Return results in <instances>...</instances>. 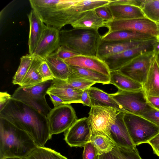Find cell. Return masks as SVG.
Returning a JSON list of instances; mask_svg holds the SVG:
<instances>
[{
    "label": "cell",
    "instance_id": "cell-1",
    "mask_svg": "<svg viewBox=\"0 0 159 159\" xmlns=\"http://www.w3.org/2000/svg\"><path fill=\"white\" fill-rule=\"evenodd\" d=\"M0 117L27 133L38 146L44 147L51 139L47 118L20 101L11 98L0 111Z\"/></svg>",
    "mask_w": 159,
    "mask_h": 159
},
{
    "label": "cell",
    "instance_id": "cell-2",
    "mask_svg": "<svg viewBox=\"0 0 159 159\" xmlns=\"http://www.w3.org/2000/svg\"><path fill=\"white\" fill-rule=\"evenodd\" d=\"M37 146L27 133L0 117V159H25Z\"/></svg>",
    "mask_w": 159,
    "mask_h": 159
},
{
    "label": "cell",
    "instance_id": "cell-3",
    "mask_svg": "<svg viewBox=\"0 0 159 159\" xmlns=\"http://www.w3.org/2000/svg\"><path fill=\"white\" fill-rule=\"evenodd\" d=\"M78 0H30L32 10L46 25L60 31L77 20L72 6Z\"/></svg>",
    "mask_w": 159,
    "mask_h": 159
},
{
    "label": "cell",
    "instance_id": "cell-4",
    "mask_svg": "<svg viewBox=\"0 0 159 159\" xmlns=\"http://www.w3.org/2000/svg\"><path fill=\"white\" fill-rule=\"evenodd\" d=\"M60 46L78 55L96 56L100 38L98 30L74 28L60 31Z\"/></svg>",
    "mask_w": 159,
    "mask_h": 159
},
{
    "label": "cell",
    "instance_id": "cell-5",
    "mask_svg": "<svg viewBox=\"0 0 159 159\" xmlns=\"http://www.w3.org/2000/svg\"><path fill=\"white\" fill-rule=\"evenodd\" d=\"M123 120L135 146L147 143L159 133V128L143 117L125 113Z\"/></svg>",
    "mask_w": 159,
    "mask_h": 159
},
{
    "label": "cell",
    "instance_id": "cell-6",
    "mask_svg": "<svg viewBox=\"0 0 159 159\" xmlns=\"http://www.w3.org/2000/svg\"><path fill=\"white\" fill-rule=\"evenodd\" d=\"M118 112L110 107L93 104L87 117L91 136L101 134L109 137L111 127Z\"/></svg>",
    "mask_w": 159,
    "mask_h": 159
},
{
    "label": "cell",
    "instance_id": "cell-7",
    "mask_svg": "<svg viewBox=\"0 0 159 159\" xmlns=\"http://www.w3.org/2000/svg\"><path fill=\"white\" fill-rule=\"evenodd\" d=\"M111 94L125 113L142 116L154 109L148 102L143 89L132 91L118 90L116 93Z\"/></svg>",
    "mask_w": 159,
    "mask_h": 159
},
{
    "label": "cell",
    "instance_id": "cell-8",
    "mask_svg": "<svg viewBox=\"0 0 159 159\" xmlns=\"http://www.w3.org/2000/svg\"><path fill=\"white\" fill-rule=\"evenodd\" d=\"M153 49L138 55L118 71L123 75L143 85L145 83L150 67L155 54Z\"/></svg>",
    "mask_w": 159,
    "mask_h": 159
},
{
    "label": "cell",
    "instance_id": "cell-9",
    "mask_svg": "<svg viewBox=\"0 0 159 159\" xmlns=\"http://www.w3.org/2000/svg\"><path fill=\"white\" fill-rule=\"evenodd\" d=\"M47 118L52 135L66 131L77 119L75 112L70 104L52 109Z\"/></svg>",
    "mask_w": 159,
    "mask_h": 159
},
{
    "label": "cell",
    "instance_id": "cell-10",
    "mask_svg": "<svg viewBox=\"0 0 159 159\" xmlns=\"http://www.w3.org/2000/svg\"><path fill=\"white\" fill-rule=\"evenodd\" d=\"M107 33L119 30H126L148 34L156 38L157 25L155 22L144 17L106 22Z\"/></svg>",
    "mask_w": 159,
    "mask_h": 159
},
{
    "label": "cell",
    "instance_id": "cell-11",
    "mask_svg": "<svg viewBox=\"0 0 159 159\" xmlns=\"http://www.w3.org/2000/svg\"><path fill=\"white\" fill-rule=\"evenodd\" d=\"M157 42L156 38H154L145 43L106 57L102 60L107 64L110 72L119 70L141 53L153 49Z\"/></svg>",
    "mask_w": 159,
    "mask_h": 159
},
{
    "label": "cell",
    "instance_id": "cell-12",
    "mask_svg": "<svg viewBox=\"0 0 159 159\" xmlns=\"http://www.w3.org/2000/svg\"><path fill=\"white\" fill-rule=\"evenodd\" d=\"M91 132L87 120L84 117L77 119L64 134V140L71 147H84L90 142Z\"/></svg>",
    "mask_w": 159,
    "mask_h": 159
},
{
    "label": "cell",
    "instance_id": "cell-13",
    "mask_svg": "<svg viewBox=\"0 0 159 159\" xmlns=\"http://www.w3.org/2000/svg\"><path fill=\"white\" fill-rule=\"evenodd\" d=\"M60 46V31L46 25L42 36L33 54L44 59Z\"/></svg>",
    "mask_w": 159,
    "mask_h": 159
},
{
    "label": "cell",
    "instance_id": "cell-14",
    "mask_svg": "<svg viewBox=\"0 0 159 159\" xmlns=\"http://www.w3.org/2000/svg\"><path fill=\"white\" fill-rule=\"evenodd\" d=\"M83 91L76 89L69 85L66 80L54 79L47 92L60 98L66 104H82L81 96Z\"/></svg>",
    "mask_w": 159,
    "mask_h": 159
},
{
    "label": "cell",
    "instance_id": "cell-15",
    "mask_svg": "<svg viewBox=\"0 0 159 159\" xmlns=\"http://www.w3.org/2000/svg\"><path fill=\"white\" fill-rule=\"evenodd\" d=\"M154 38L148 39L123 42L104 40L101 39L100 37L96 56L102 60L106 57L145 43Z\"/></svg>",
    "mask_w": 159,
    "mask_h": 159
},
{
    "label": "cell",
    "instance_id": "cell-16",
    "mask_svg": "<svg viewBox=\"0 0 159 159\" xmlns=\"http://www.w3.org/2000/svg\"><path fill=\"white\" fill-rule=\"evenodd\" d=\"M125 112H118L114 123L112 125L109 138L115 146L133 149L134 144L123 120Z\"/></svg>",
    "mask_w": 159,
    "mask_h": 159
},
{
    "label": "cell",
    "instance_id": "cell-17",
    "mask_svg": "<svg viewBox=\"0 0 159 159\" xmlns=\"http://www.w3.org/2000/svg\"><path fill=\"white\" fill-rule=\"evenodd\" d=\"M64 61L69 66L90 69L110 76V71L107 64L96 56L79 55Z\"/></svg>",
    "mask_w": 159,
    "mask_h": 159
},
{
    "label": "cell",
    "instance_id": "cell-18",
    "mask_svg": "<svg viewBox=\"0 0 159 159\" xmlns=\"http://www.w3.org/2000/svg\"><path fill=\"white\" fill-rule=\"evenodd\" d=\"M11 98L27 105L39 111L47 118L52 109L48 104L45 98H40L34 97L21 86L15 90Z\"/></svg>",
    "mask_w": 159,
    "mask_h": 159
},
{
    "label": "cell",
    "instance_id": "cell-19",
    "mask_svg": "<svg viewBox=\"0 0 159 159\" xmlns=\"http://www.w3.org/2000/svg\"><path fill=\"white\" fill-rule=\"evenodd\" d=\"M30 25L29 52L33 54L42 36L46 25L33 10L28 15Z\"/></svg>",
    "mask_w": 159,
    "mask_h": 159
},
{
    "label": "cell",
    "instance_id": "cell-20",
    "mask_svg": "<svg viewBox=\"0 0 159 159\" xmlns=\"http://www.w3.org/2000/svg\"><path fill=\"white\" fill-rule=\"evenodd\" d=\"M107 6L112 16L113 20H126L145 17L141 8L138 7L114 3L111 0Z\"/></svg>",
    "mask_w": 159,
    "mask_h": 159
},
{
    "label": "cell",
    "instance_id": "cell-21",
    "mask_svg": "<svg viewBox=\"0 0 159 159\" xmlns=\"http://www.w3.org/2000/svg\"><path fill=\"white\" fill-rule=\"evenodd\" d=\"M156 52L151 62L146 81L143 85L146 96L159 97V66Z\"/></svg>",
    "mask_w": 159,
    "mask_h": 159
},
{
    "label": "cell",
    "instance_id": "cell-22",
    "mask_svg": "<svg viewBox=\"0 0 159 159\" xmlns=\"http://www.w3.org/2000/svg\"><path fill=\"white\" fill-rule=\"evenodd\" d=\"M154 37L148 34L126 30L107 32L103 35L101 36V39L104 40L123 42L148 39Z\"/></svg>",
    "mask_w": 159,
    "mask_h": 159
},
{
    "label": "cell",
    "instance_id": "cell-23",
    "mask_svg": "<svg viewBox=\"0 0 159 159\" xmlns=\"http://www.w3.org/2000/svg\"><path fill=\"white\" fill-rule=\"evenodd\" d=\"M55 79L66 80L71 74L69 66L54 52L44 59Z\"/></svg>",
    "mask_w": 159,
    "mask_h": 159
},
{
    "label": "cell",
    "instance_id": "cell-24",
    "mask_svg": "<svg viewBox=\"0 0 159 159\" xmlns=\"http://www.w3.org/2000/svg\"><path fill=\"white\" fill-rule=\"evenodd\" d=\"M89 93L92 105L110 107L119 112L125 113L122 107L112 97L111 94L93 87L89 89Z\"/></svg>",
    "mask_w": 159,
    "mask_h": 159
},
{
    "label": "cell",
    "instance_id": "cell-25",
    "mask_svg": "<svg viewBox=\"0 0 159 159\" xmlns=\"http://www.w3.org/2000/svg\"><path fill=\"white\" fill-rule=\"evenodd\" d=\"M110 84H112L118 90L132 91L143 89V85L123 75L119 71H111Z\"/></svg>",
    "mask_w": 159,
    "mask_h": 159
},
{
    "label": "cell",
    "instance_id": "cell-26",
    "mask_svg": "<svg viewBox=\"0 0 159 159\" xmlns=\"http://www.w3.org/2000/svg\"><path fill=\"white\" fill-rule=\"evenodd\" d=\"M105 21L100 18L94 10L86 11L71 25L74 28L91 29L97 30L105 27Z\"/></svg>",
    "mask_w": 159,
    "mask_h": 159
},
{
    "label": "cell",
    "instance_id": "cell-27",
    "mask_svg": "<svg viewBox=\"0 0 159 159\" xmlns=\"http://www.w3.org/2000/svg\"><path fill=\"white\" fill-rule=\"evenodd\" d=\"M32 55L33 59L31 65L20 86L23 88L32 87L43 82L39 73L38 69L44 59Z\"/></svg>",
    "mask_w": 159,
    "mask_h": 159
},
{
    "label": "cell",
    "instance_id": "cell-28",
    "mask_svg": "<svg viewBox=\"0 0 159 159\" xmlns=\"http://www.w3.org/2000/svg\"><path fill=\"white\" fill-rule=\"evenodd\" d=\"M71 73L85 79L103 84H110L109 76L92 70L69 66Z\"/></svg>",
    "mask_w": 159,
    "mask_h": 159
},
{
    "label": "cell",
    "instance_id": "cell-29",
    "mask_svg": "<svg viewBox=\"0 0 159 159\" xmlns=\"http://www.w3.org/2000/svg\"><path fill=\"white\" fill-rule=\"evenodd\" d=\"M90 142L95 148L98 156L111 152L116 146L108 137L103 135H92Z\"/></svg>",
    "mask_w": 159,
    "mask_h": 159
},
{
    "label": "cell",
    "instance_id": "cell-30",
    "mask_svg": "<svg viewBox=\"0 0 159 159\" xmlns=\"http://www.w3.org/2000/svg\"><path fill=\"white\" fill-rule=\"evenodd\" d=\"M25 159H68L50 148L37 146Z\"/></svg>",
    "mask_w": 159,
    "mask_h": 159
},
{
    "label": "cell",
    "instance_id": "cell-31",
    "mask_svg": "<svg viewBox=\"0 0 159 159\" xmlns=\"http://www.w3.org/2000/svg\"><path fill=\"white\" fill-rule=\"evenodd\" d=\"M140 8L145 17L159 23V0H144Z\"/></svg>",
    "mask_w": 159,
    "mask_h": 159
},
{
    "label": "cell",
    "instance_id": "cell-32",
    "mask_svg": "<svg viewBox=\"0 0 159 159\" xmlns=\"http://www.w3.org/2000/svg\"><path fill=\"white\" fill-rule=\"evenodd\" d=\"M32 59L33 55L30 54L23 56L20 58V64L12 80L14 84L20 86L30 66Z\"/></svg>",
    "mask_w": 159,
    "mask_h": 159
},
{
    "label": "cell",
    "instance_id": "cell-33",
    "mask_svg": "<svg viewBox=\"0 0 159 159\" xmlns=\"http://www.w3.org/2000/svg\"><path fill=\"white\" fill-rule=\"evenodd\" d=\"M52 80L43 82L35 85L23 88L31 95L38 98H44L47 92L51 85Z\"/></svg>",
    "mask_w": 159,
    "mask_h": 159
},
{
    "label": "cell",
    "instance_id": "cell-34",
    "mask_svg": "<svg viewBox=\"0 0 159 159\" xmlns=\"http://www.w3.org/2000/svg\"><path fill=\"white\" fill-rule=\"evenodd\" d=\"M66 81L72 87L82 91L89 89L92 86L96 83L71 73Z\"/></svg>",
    "mask_w": 159,
    "mask_h": 159
},
{
    "label": "cell",
    "instance_id": "cell-35",
    "mask_svg": "<svg viewBox=\"0 0 159 159\" xmlns=\"http://www.w3.org/2000/svg\"><path fill=\"white\" fill-rule=\"evenodd\" d=\"M111 152L119 159H142L136 147L129 149L115 146Z\"/></svg>",
    "mask_w": 159,
    "mask_h": 159
},
{
    "label": "cell",
    "instance_id": "cell-36",
    "mask_svg": "<svg viewBox=\"0 0 159 159\" xmlns=\"http://www.w3.org/2000/svg\"><path fill=\"white\" fill-rule=\"evenodd\" d=\"M38 71L43 82L53 80L55 79L48 64L44 60L40 64Z\"/></svg>",
    "mask_w": 159,
    "mask_h": 159
},
{
    "label": "cell",
    "instance_id": "cell-37",
    "mask_svg": "<svg viewBox=\"0 0 159 159\" xmlns=\"http://www.w3.org/2000/svg\"><path fill=\"white\" fill-rule=\"evenodd\" d=\"M84 147L83 159H97L98 155L97 150L91 142L87 143Z\"/></svg>",
    "mask_w": 159,
    "mask_h": 159
},
{
    "label": "cell",
    "instance_id": "cell-38",
    "mask_svg": "<svg viewBox=\"0 0 159 159\" xmlns=\"http://www.w3.org/2000/svg\"><path fill=\"white\" fill-rule=\"evenodd\" d=\"M94 10L98 16L103 20L107 22L113 20L112 16L107 5L99 7Z\"/></svg>",
    "mask_w": 159,
    "mask_h": 159
},
{
    "label": "cell",
    "instance_id": "cell-39",
    "mask_svg": "<svg viewBox=\"0 0 159 159\" xmlns=\"http://www.w3.org/2000/svg\"><path fill=\"white\" fill-rule=\"evenodd\" d=\"M55 52L58 57L63 60L79 55L62 46L59 47Z\"/></svg>",
    "mask_w": 159,
    "mask_h": 159
},
{
    "label": "cell",
    "instance_id": "cell-40",
    "mask_svg": "<svg viewBox=\"0 0 159 159\" xmlns=\"http://www.w3.org/2000/svg\"><path fill=\"white\" fill-rule=\"evenodd\" d=\"M159 128V110L153 109L144 114L142 116Z\"/></svg>",
    "mask_w": 159,
    "mask_h": 159
},
{
    "label": "cell",
    "instance_id": "cell-41",
    "mask_svg": "<svg viewBox=\"0 0 159 159\" xmlns=\"http://www.w3.org/2000/svg\"><path fill=\"white\" fill-rule=\"evenodd\" d=\"M147 143L152 148L154 153L157 155L159 153V133L149 141Z\"/></svg>",
    "mask_w": 159,
    "mask_h": 159
},
{
    "label": "cell",
    "instance_id": "cell-42",
    "mask_svg": "<svg viewBox=\"0 0 159 159\" xmlns=\"http://www.w3.org/2000/svg\"><path fill=\"white\" fill-rule=\"evenodd\" d=\"M82 104L84 106H86L91 107L92 104L91 99L89 93V89H86L83 91L81 98Z\"/></svg>",
    "mask_w": 159,
    "mask_h": 159
},
{
    "label": "cell",
    "instance_id": "cell-43",
    "mask_svg": "<svg viewBox=\"0 0 159 159\" xmlns=\"http://www.w3.org/2000/svg\"><path fill=\"white\" fill-rule=\"evenodd\" d=\"M144 0H111L114 3L126 4L130 5L140 7Z\"/></svg>",
    "mask_w": 159,
    "mask_h": 159
},
{
    "label": "cell",
    "instance_id": "cell-44",
    "mask_svg": "<svg viewBox=\"0 0 159 159\" xmlns=\"http://www.w3.org/2000/svg\"><path fill=\"white\" fill-rule=\"evenodd\" d=\"M11 96L7 92L0 93V111L11 98Z\"/></svg>",
    "mask_w": 159,
    "mask_h": 159
},
{
    "label": "cell",
    "instance_id": "cell-45",
    "mask_svg": "<svg viewBox=\"0 0 159 159\" xmlns=\"http://www.w3.org/2000/svg\"><path fill=\"white\" fill-rule=\"evenodd\" d=\"M147 101L153 108L159 110V97L147 96Z\"/></svg>",
    "mask_w": 159,
    "mask_h": 159
},
{
    "label": "cell",
    "instance_id": "cell-46",
    "mask_svg": "<svg viewBox=\"0 0 159 159\" xmlns=\"http://www.w3.org/2000/svg\"><path fill=\"white\" fill-rule=\"evenodd\" d=\"M47 94L50 97V99L54 106V107H57L66 104L58 97L49 93Z\"/></svg>",
    "mask_w": 159,
    "mask_h": 159
},
{
    "label": "cell",
    "instance_id": "cell-47",
    "mask_svg": "<svg viewBox=\"0 0 159 159\" xmlns=\"http://www.w3.org/2000/svg\"><path fill=\"white\" fill-rule=\"evenodd\" d=\"M97 159H119L116 156L111 153V152L98 155Z\"/></svg>",
    "mask_w": 159,
    "mask_h": 159
},
{
    "label": "cell",
    "instance_id": "cell-48",
    "mask_svg": "<svg viewBox=\"0 0 159 159\" xmlns=\"http://www.w3.org/2000/svg\"><path fill=\"white\" fill-rule=\"evenodd\" d=\"M157 25V35L156 38L157 42H159V23H156Z\"/></svg>",
    "mask_w": 159,
    "mask_h": 159
},
{
    "label": "cell",
    "instance_id": "cell-49",
    "mask_svg": "<svg viewBox=\"0 0 159 159\" xmlns=\"http://www.w3.org/2000/svg\"><path fill=\"white\" fill-rule=\"evenodd\" d=\"M4 159H24L20 158L13 157V158H6Z\"/></svg>",
    "mask_w": 159,
    "mask_h": 159
},
{
    "label": "cell",
    "instance_id": "cell-50",
    "mask_svg": "<svg viewBox=\"0 0 159 159\" xmlns=\"http://www.w3.org/2000/svg\"><path fill=\"white\" fill-rule=\"evenodd\" d=\"M158 54V55H157V62H158V65H159V53H157Z\"/></svg>",
    "mask_w": 159,
    "mask_h": 159
},
{
    "label": "cell",
    "instance_id": "cell-51",
    "mask_svg": "<svg viewBox=\"0 0 159 159\" xmlns=\"http://www.w3.org/2000/svg\"><path fill=\"white\" fill-rule=\"evenodd\" d=\"M156 52L157 53H159V48H158L156 50Z\"/></svg>",
    "mask_w": 159,
    "mask_h": 159
},
{
    "label": "cell",
    "instance_id": "cell-52",
    "mask_svg": "<svg viewBox=\"0 0 159 159\" xmlns=\"http://www.w3.org/2000/svg\"><path fill=\"white\" fill-rule=\"evenodd\" d=\"M157 155V156H158V157H159V153H158Z\"/></svg>",
    "mask_w": 159,
    "mask_h": 159
}]
</instances>
